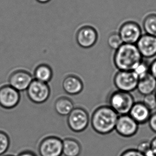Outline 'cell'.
Instances as JSON below:
<instances>
[{
    "label": "cell",
    "mask_w": 156,
    "mask_h": 156,
    "mask_svg": "<svg viewBox=\"0 0 156 156\" xmlns=\"http://www.w3.org/2000/svg\"><path fill=\"white\" fill-rule=\"evenodd\" d=\"M119 115L109 105L98 106L90 117L94 130L100 135H107L115 130Z\"/></svg>",
    "instance_id": "1"
},
{
    "label": "cell",
    "mask_w": 156,
    "mask_h": 156,
    "mask_svg": "<svg viewBox=\"0 0 156 156\" xmlns=\"http://www.w3.org/2000/svg\"><path fill=\"white\" fill-rule=\"evenodd\" d=\"M143 60V57L134 44H122L115 50L113 56L115 66L122 71H134Z\"/></svg>",
    "instance_id": "2"
},
{
    "label": "cell",
    "mask_w": 156,
    "mask_h": 156,
    "mask_svg": "<svg viewBox=\"0 0 156 156\" xmlns=\"http://www.w3.org/2000/svg\"><path fill=\"white\" fill-rule=\"evenodd\" d=\"M108 105L119 115L129 114L134 104V96L131 93L116 89L108 97Z\"/></svg>",
    "instance_id": "3"
},
{
    "label": "cell",
    "mask_w": 156,
    "mask_h": 156,
    "mask_svg": "<svg viewBox=\"0 0 156 156\" xmlns=\"http://www.w3.org/2000/svg\"><path fill=\"white\" fill-rule=\"evenodd\" d=\"M67 124L69 129L75 133H81L87 129L90 117L85 108L76 107L67 116Z\"/></svg>",
    "instance_id": "4"
},
{
    "label": "cell",
    "mask_w": 156,
    "mask_h": 156,
    "mask_svg": "<svg viewBox=\"0 0 156 156\" xmlns=\"http://www.w3.org/2000/svg\"><path fill=\"white\" fill-rule=\"evenodd\" d=\"M28 99L33 103L43 104L50 98L51 89L48 83L33 79L26 90Z\"/></svg>",
    "instance_id": "5"
},
{
    "label": "cell",
    "mask_w": 156,
    "mask_h": 156,
    "mask_svg": "<svg viewBox=\"0 0 156 156\" xmlns=\"http://www.w3.org/2000/svg\"><path fill=\"white\" fill-rule=\"evenodd\" d=\"M139 78L133 71L118 70L113 78L117 90L132 93L136 89Z\"/></svg>",
    "instance_id": "6"
},
{
    "label": "cell",
    "mask_w": 156,
    "mask_h": 156,
    "mask_svg": "<svg viewBox=\"0 0 156 156\" xmlns=\"http://www.w3.org/2000/svg\"><path fill=\"white\" fill-rule=\"evenodd\" d=\"M34 78L30 72L22 68H18L11 72L8 83L18 91H26Z\"/></svg>",
    "instance_id": "7"
},
{
    "label": "cell",
    "mask_w": 156,
    "mask_h": 156,
    "mask_svg": "<svg viewBox=\"0 0 156 156\" xmlns=\"http://www.w3.org/2000/svg\"><path fill=\"white\" fill-rule=\"evenodd\" d=\"M40 156H62L63 155V140L55 136L45 137L38 146Z\"/></svg>",
    "instance_id": "8"
},
{
    "label": "cell",
    "mask_w": 156,
    "mask_h": 156,
    "mask_svg": "<svg viewBox=\"0 0 156 156\" xmlns=\"http://www.w3.org/2000/svg\"><path fill=\"white\" fill-rule=\"evenodd\" d=\"M98 39V33L91 25H83L76 33V41L80 47L88 49L95 45Z\"/></svg>",
    "instance_id": "9"
},
{
    "label": "cell",
    "mask_w": 156,
    "mask_h": 156,
    "mask_svg": "<svg viewBox=\"0 0 156 156\" xmlns=\"http://www.w3.org/2000/svg\"><path fill=\"white\" fill-rule=\"evenodd\" d=\"M118 33L124 44H136L142 35L141 26L134 21H127L120 27Z\"/></svg>",
    "instance_id": "10"
},
{
    "label": "cell",
    "mask_w": 156,
    "mask_h": 156,
    "mask_svg": "<svg viewBox=\"0 0 156 156\" xmlns=\"http://www.w3.org/2000/svg\"><path fill=\"white\" fill-rule=\"evenodd\" d=\"M139 124L129 114L119 115L115 130L120 136L126 138L134 136L139 130Z\"/></svg>",
    "instance_id": "11"
},
{
    "label": "cell",
    "mask_w": 156,
    "mask_h": 156,
    "mask_svg": "<svg viewBox=\"0 0 156 156\" xmlns=\"http://www.w3.org/2000/svg\"><path fill=\"white\" fill-rule=\"evenodd\" d=\"M20 101V94L7 83L0 86V106L7 110L17 106Z\"/></svg>",
    "instance_id": "12"
},
{
    "label": "cell",
    "mask_w": 156,
    "mask_h": 156,
    "mask_svg": "<svg viewBox=\"0 0 156 156\" xmlns=\"http://www.w3.org/2000/svg\"><path fill=\"white\" fill-rule=\"evenodd\" d=\"M143 58H151L156 55V37L142 34L136 44Z\"/></svg>",
    "instance_id": "13"
},
{
    "label": "cell",
    "mask_w": 156,
    "mask_h": 156,
    "mask_svg": "<svg viewBox=\"0 0 156 156\" xmlns=\"http://www.w3.org/2000/svg\"><path fill=\"white\" fill-rule=\"evenodd\" d=\"M64 91L69 95H76L83 91L84 85L79 76L70 74L65 76L62 82Z\"/></svg>",
    "instance_id": "14"
},
{
    "label": "cell",
    "mask_w": 156,
    "mask_h": 156,
    "mask_svg": "<svg viewBox=\"0 0 156 156\" xmlns=\"http://www.w3.org/2000/svg\"><path fill=\"white\" fill-rule=\"evenodd\" d=\"M152 111L143 102H135L129 112L130 117L139 125L147 123Z\"/></svg>",
    "instance_id": "15"
},
{
    "label": "cell",
    "mask_w": 156,
    "mask_h": 156,
    "mask_svg": "<svg viewBox=\"0 0 156 156\" xmlns=\"http://www.w3.org/2000/svg\"><path fill=\"white\" fill-rule=\"evenodd\" d=\"M136 90L142 95L154 93L156 91V79L150 73L139 79Z\"/></svg>",
    "instance_id": "16"
},
{
    "label": "cell",
    "mask_w": 156,
    "mask_h": 156,
    "mask_svg": "<svg viewBox=\"0 0 156 156\" xmlns=\"http://www.w3.org/2000/svg\"><path fill=\"white\" fill-rule=\"evenodd\" d=\"M53 75L54 73L52 68L46 63H41L37 64L33 72L34 79L48 83L52 80Z\"/></svg>",
    "instance_id": "17"
},
{
    "label": "cell",
    "mask_w": 156,
    "mask_h": 156,
    "mask_svg": "<svg viewBox=\"0 0 156 156\" xmlns=\"http://www.w3.org/2000/svg\"><path fill=\"white\" fill-rule=\"evenodd\" d=\"M82 147L76 139L66 137L63 140V154L64 156H79Z\"/></svg>",
    "instance_id": "18"
},
{
    "label": "cell",
    "mask_w": 156,
    "mask_h": 156,
    "mask_svg": "<svg viewBox=\"0 0 156 156\" xmlns=\"http://www.w3.org/2000/svg\"><path fill=\"white\" fill-rule=\"evenodd\" d=\"M74 108L73 101L65 96L58 98L54 103L55 110L61 116H67Z\"/></svg>",
    "instance_id": "19"
},
{
    "label": "cell",
    "mask_w": 156,
    "mask_h": 156,
    "mask_svg": "<svg viewBox=\"0 0 156 156\" xmlns=\"http://www.w3.org/2000/svg\"><path fill=\"white\" fill-rule=\"evenodd\" d=\"M143 28L145 34L156 37V13H149L145 16Z\"/></svg>",
    "instance_id": "20"
},
{
    "label": "cell",
    "mask_w": 156,
    "mask_h": 156,
    "mask_svg": "<svg viewBox=\"0 0 156 156\" xmlns=\"http://www.w3.org/2000/svg\"><path fill=\"white\" fill-rule=\"evenodd\" d=\"M107 42L108 47L113 50H117L124 42L118 32H113L108 37Z\"/></svg>",
    "instance_id": "21"
},
{
    "label": "cell",
    "mask_w": 156,
    "mask_h": 156,
    "mask_svg": "<svg viewBox=\"0 0 156 156\" xmlns=\"http://www.w3.org/2000/svg\"><path fill=\"white\" fill-rule=\"evenodd\" d=\"M10 140L7 133L0 130V156H2L9 149Z\"/></svg>",
    "instance_id": "22"
},
{
    "label": "cell",
    "mask_w": 156,
    "mask_h": 156,
    "mask_svg": "<svg viewBox=\"0 0 156 156\" xmlns=\"http://www.w3.org/2000/svg\"><path fill=\"white\" fill-rule=\"evenodd\" d=\"M143 154L144 156H156L150 145V141L144 140L138 144L136 148Z\"/></svg>",
    "instance_id": "23"
},
{
    "label": "cell",
    "mask_w": 156,
    "mask_h": 156,
    "mask_svg": "<svg viewBox=\"0 0 156 156\" xmlns=\"http://www.w3.org/2000/svg\"><path fill=\"white\" fill-rule=\"evenodd\" d=\"M149 69L150 64H148L143 60L133 71L136 73L139 79H140L150 73Z\"/></svg>",
    "instance_id": "24"
},
{
    "label": "cell",
    "mask_w": 156,
    "mask_h": 156,
    "mask_svg": "<svg viewBox=\"0 0 156 156\" xmlns=\"http://www.w3.org/2000/svg\"><path fill=\"white\" fill-rule=\"evenodd\" d=\"M142 102L151 111L156 110V96L155 93L144 96Z\"/></svg>",
    "instance_id": "25"
},
{
    "label": "cell",
    "mask_w": 156,
    "mask_h": 156,
    "mask_svg": "<svg viewBox=\"0 0 156 156\" xmlns=\"http://www.w3.org/2000/svg\"><path fill=\"white\" fill-rule=\"evenodd\" d=\"M120 156H144V155L136 148H132L125 150L120 154Z\"/></svg>",
    "instance_id": "26"
},
{
    "label": "cell",
    "mask_w": 156,
    "mask_h": 156,
    "mask_svg": "<svg viewBox=\"0 0 156 156\" xmlns=\"http://www.w3.org/2000/svg\"><path fill=\"white\" fill-rule=\"evenodd\" d=\"M147 123L150 129L153 132L156 133V111L152 113Z\"/></svg>",
    "instance_id": "27"
},
{
    "label": "cell",
    "mask_w": 156,
    "mask_h": 156,
    "mask_svg": "<svg viewBox=\"0 0 156 156\" xmlns=\"http://www.w3.org/2000/svg\"><path fill=\"white\" fill-rule=\"evenodd\" d=\"M150 73L156 79V59L150 64Z\"/></svg>",
    "instance_id": "28"
},
{
    "label": "cell",
    "mask_w": 156,
    "mask_h": 156,
    "mask_svg": "<svg viewBox=\"0 0 156 156\" xmlns=\"http://www.w3.org/2000/svg\"><path fill=\"white\" fill-rule=\"evenodd\" d=\"M17 156H37L34 152L30 150H25L20 152Z\"/></svg>",
    "instance_id": "29"
},
{
    "label": "cell",
    "mask_w": 156,
    "mask_h": 156,
    "mask_svg": "<svg viewBox=\"0 0 156 156\" xmlns=\"http://www.w3.org/2000/svg\"><path fill=\"white\" fill-rule=\"evenodd\" d=\"M150 145L152 149L156 155V136L154 137L150 141Z\"/></svg>",
    "instance_id": "30"
},
{
    "label": "cell",
    "mask_w": 156,
    "mask_h": 156,
    "mask_svg": "<svg viewBox=\"0 0 156 156\" xmlns=\"http://www.w3.org/2000/svg\"><path fill=\"white\" fill-rule=\"evenodd\" d=\"M37 2L41 4H46L50 2L51 0H35Z\"/></svg>",
    "instance_id": "31"
},
{
    "label": "cell",
    "mask_w": 156,
    "mask_h": 156,
    "mask_svg": "<svg viewBox=\"0 0 156 156\" xmlns=\"http://www.w3.org/2000/svg\"><path fill=\"white\" fill-rule=\"evenodd\" d=\"M13 156V155H12V154H7V155H3V156Z\"/></svg>",
    "instance_id": "32"
},
{
    "label": "cell",
    "mask_w": 156,
    "mask_h": 156,
    "mask_svg": "<svg viewBox=\"0 0 156 156\" xmlns=\"http://www.w3.org/2000/svg\"><path fill=\"white\" fill-rule=\"evenodd\" d=\"M155 95H156V92H155Z\"/></svg>",
    "instance_id": "33"
}]
</instances>
